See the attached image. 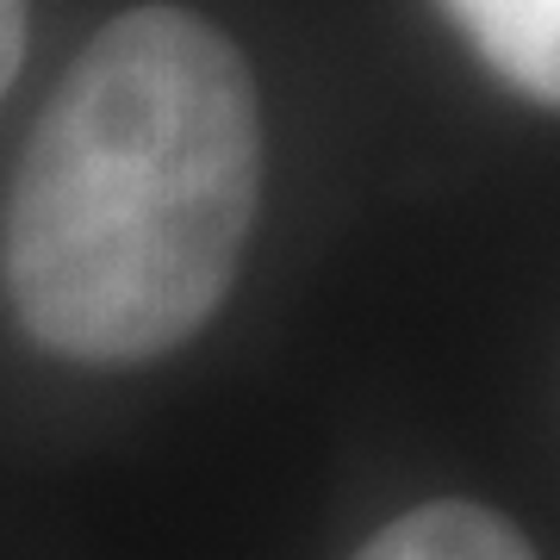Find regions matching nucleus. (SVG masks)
<instances>
[{
    "label": "nucleus",
    "mask_w": 560,
    "mask_h": 560,
    "mask_svg": "<svg viewBox=\"0 0 560 560\" xmlns=\"http://www.w3.org/2000/svg\"><path fill=\"white\" fill-rule=\"evenodd\" d=\"M261 194L256 81L219 25L131 7L50 94L0 224V280L44 349L156 361L224 305Z\"/></svg>",
    "instance_id": "obj_1"
},
{
    "label": "nucleus",
    "mask_w": 560,
    "mask_h": 560,
    "mask_svg": "<svg viewBox=\"0 0 560 560\" xmlns=\"http://www.w3.org/2000/svg\"><path fill=\"white\" fill-rule=\"evenodd\" d=\"M442 7L517 94L541 106L560 101V0H442Z\"/></svg>",
    "instance_id": "obj_2"
},
{
    "label": "nucleus",
    "mask_w": 560,
    "mask_h": 560,
    "mask_svg": "<svg viewBox=\"0 0 560 560\" xmlns=\"http://www.w3.org/2000/svg\"><path fill=\"white\" fill-rule=\"evenodd\" d=\"M355 560H536V548L523 541L517 523L486 504L436 499L393 517Z\"/></svg>",
    "instance_id": "obj_3"
},
{
    "label": "nucleus",
    "mask_w": 560,
    "mask_h": 560,
    "mask_svg": "<svg viewBox=\"0 0 560 560\" xmlns=\"http://www.w3.org/2000/svg\"><path fill=\"white\" fill-rule=\"evenodd\" d=\"M25 38H32V7L25 0H0V94L20 81Z\"/></svg>",
    "instance_id": "obj_4"
}]
</instances>
